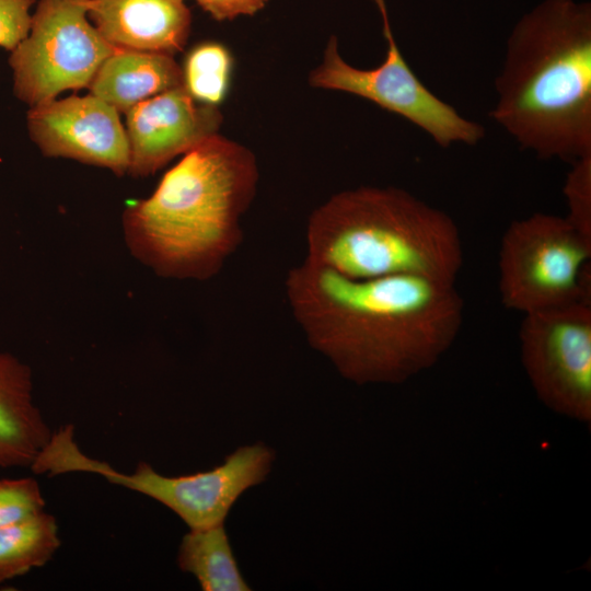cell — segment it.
<instances>
[{
	"label": "cell",
	"instance_id": "ac0fdd59",
	"mask_svg": "<svg viewBox=\"0 0 591 591\" xmlns=\"http://www.w3.org/2000/svg\"><path fill=\"white\" fill-rule=\"evenodd\" d=\"M45 505L35 478H0V528L21 522L44 511Z\"/></svg>",
	"mask_w": 591,
	"mask_h": 591
},
{
	"label": "cell",
	"instance_id": "3957f363",
	"mask_svg": "<svg viewBox=\"0 0 591 591\" xmlns=\"http://www.w3.org/2000/svg\"><path fill=\"white\" fill-rule=\"evenodd\" d=\"M493 119L541 159L591 155V3L543 0L507 39Z\"/></svg>",
	"mask_w": 591,
	"mask_h": 591
},
{
	"label": "cell",
	"instance_id": "ba28073f",
	"mask_svg": "<svg viewBox=\"0 0 591 591\" xmlns=\"http://www.w3.org/2000/svg\"><path fill=\"white\" fill-rule=\"evenodd\" d=\"M274 460V451L258 442L239 448L206 472L164 476L141 462L132 473L125 474L77 447L68 452L65 468L97 474L108 483L150 497L176 513L190 530H200L222 525L237 498L265 480Z\"/></svg>",
	"mask_w": 591,
	"mask_h": 591
},
{
	"label": "cell",
	"instance_id": "8992f818",
	"mask_svg": "<svg viewBox=\"0 0 591 591\" xmlns=\"http://www.w3.org/2000/svg\"><path fill=\"white\" fill-rule=\"evenodd\" d=\"M90 0H38L26 37L11 50L15 96L30 107L89 88L116 49L88 16Z\"/></svg>",
	"mask_w": 591,
	"mask_h": 591
},
{
	"label": "cell",
	"instance_id": "52a82bcc",
	"mask_svg": "<svg viewBox=\"0 0 591 591\" xmlns=\"http://www.w3.org/2000/svg\"><path fill=\"white\" fill-rule=\"evenodd\" d=\"M382 16L387 42L384 61L372 69L349 65L332 36L322 62L309 76L313 88L341 91L366 99L383 109L399 115L449 148L464 143L474 146L485 136L484 127L462 116L452 105L432 93L414 73L403 57L389 23L385 0H373Z\"/></svg>",
	"mask_w": 591,
	"mask_h": 591
},
{
	"label": "cell",
	"instance_id": "7a4b0ae2",
	"mask_svg": "<svg viewBox=\"0 0 591 591\" xmlns=\"http://www.w3.org/2000/svg\"><path fill=\"white\" fill-rule=\"evenodd\" d=\"M259 171L254 153L216 134L183 154L123 213L127 247L159 277L208 280L243 241Z\"/></svg>",
	"mask_w": 591,
	"mask_h": 591
},
{
	"label": "cell",
	"instance_id": "5bb4252c",
	"mask_svg": "<svg viewBox=\"0 0 591 591\" xmlns=\"http://www.w3.org/2000/svg\"><path fill=\"white\" fill-rule=\"evenodd\" d=\"M183 85L173 55L116 48L89 84L90 93L126 114L140 102Z\"/></svg>",
	"mask_w": 591,
	"mask_h": 591
},
{
	"label": "cell",
	"instance_id": "9a60e30c",
	"mask_svg": "<svg viewBox=\"0 0 591 591\" xmlns=\"http://www.w3.org/2000/svg\"><path fill=\"white\" fill-rule=\"evenodd\" d=\"M177 565L182 571L194 575L204 591L251 590L240 572L223 524L185 534Z\"/></svg>",
	"mask_w": 591,
	"mask_h": 591
},
{
	"label": "cell",
	"instance_id": "2e32d148",
	"mask_svg": "<svg viewBox=\"0 0 591 591\" xmlns=\"http://www.w3.org/2000/svg\"><path fill=\"white\" fill-rule=\"evenodd\" d=\"M60 543L56 518L45 511L0 528V583L46 565Z\"/></svg>",
	"mask_w": 591,
	"mask_h": 591
},
{
	"label": "cell",
	"instance_id": "7c38bea8",
	"mask_svg": "<svg viewBox=\"0 0 591 591\" xmlns=\"http://www.w3.org/2000/svg\"><path fill=\"white\" fill-rule=\"evenodd\" d=\"M88 16L115 48L173 56L186 45L192 24L184 0H90Z\"/></svg>",
	"mask_w": 591,
	"mask_h": 591
},
{
	"label": "cell",
	"instance_id": "5b68a950",
	"mask_svg": "<svg viewBox=\"0 0 591 591\" xmlns=\"http://www.w3.org/2000/svg\"><path fill=\"white\" fill-rule=\"evenodd\" d=\"M591 237L566 217L536 212L505 231L498 288L508 309L523 314L591 301Z\"/></svg>",
	"mask_w": 591,
	"mask_h": 591
},
{
	"label": "cell",
	"instance_id": "d6986e66",
	"mask_svg": "<svg viewBox=\"0 0 591 591\" xmlns=\"http://www.w3.org/2000/svg\"><path fill=\"white\" fill-rule=\"evenodd\" d=\"M563 193L567 202V220L591 237V155L571 163Z\"/></svg>",
	"mask_w": 591,
	"mask_h": 591
},
{
	"label": "cell",
	"instance_id": "44dd1931",
	"mask_svg": "<svg viewBox=\"0 0 591 591\" xmlns=\"http://www.w3.org/2000/svg\"><path fill=\"white\" fill-rule=\"evenodd\" d=\"M268 0H197L201 9L217 21L233 20L241 15H253Z\"/></svg>",
	"mask_w": 591,
	"mask_h": 591
},
{
	"label": "cell",
	"instance_id": "ffe728a7",
	"mask_svg": "<svg viewBox=\"0 0 591 591\" xmlns=\"http://www.w3.org/2000/svg\"><path fill=\"white\" fill-rule=\"evenodd\" d=\"M36 0H0V47L12 50L31 26V8Z\"/></svg>",
	"mask_w": 591,
	"mask_h": 591
},
{
	"label": "cell",
	"instance_id": "30bf717a",
	"mask_svg": "<svg viewBox=\"0 0 591 591\" xmlns=\"http://www.w3.org/2000/svg\"><path fill=\"white\" fill-rule=\"evenodd\" d=\"M30 138L50 158H66L111 170L118 176L128 173L129 143L119 113L89 93L70 95L30 107Z\"/></svg>",
	"mask_w": 591,
	"mask_h": 591
},
{
	"label": "cell",
	"instance_id": "9c48e42d",
	"mask_svg": "<svg viewBox=\"0 0 591 591\" xmlns=\"http://www.w3.org/2000/svg\"><path fill=\"white\" fill-rule=\"evenodd\" d=\"M524 369L551 409L591 419V301L524 314L520 327Z\"/></svg>",
	"mask_w": 591,
	"mask_h": 591
},
{
	"label": "cell",
	"instance_id": "277c9868",
	"mask_svg": "<svg viewBox=\"0 0 591 591\" xmlns=\"http://www.w3.org/2000/svg\"><path fill=\"white\" fill-rule=\"evenodd\" d=\"M306 244L305 259L355 279L412 275L455 283L463 265L454 220L397 187L333 195L310 215Z\"/></svg>",
	"mask_w": 591,
	"mask_h": 591
},
{
	"label": "cell",
	"instance_id": "8fae6325",
	"mask_svg": "<svg viewBox=\"0 0 591 591\" xmlns=\"http://www.w3.org/2000/svg\"><path fill=\"white\" fill-rule=\"evenodd\" d=\"M218 106L195 101L184 85L147 99L126 113L128 174L143 177L218 134Z\"/></svg>",
	"mask_w": 591,
	"mask_h": 591
},
{
	"label": "cell",
	"instance_id": "4fadbf2b",
	"mask_svg": "<svg viewBox=\"0 0 591 591\" xmlns=\"http://www.w3.org/2000/svg\"><path fill=\"white\" fill-rule=\"evenodd\" d=\"M51 434L34 403L31 368L0 351V468L31 467Z\"/></svg>",
	"mask_w": 591,
	"mask_h": 591
},
{
	"label": "cell",
	"instance_id": "e0dca14e",
	"mask_svg": "<svg viewBox=\"0 0 591 591\" xmlns=\"http://www.w3.org/2000/svg\"><path fill=\"white\" fill-rule=\"evenodd\" d=\"M232 69V57L225 46L205 42L187 54L183 85L190 96L202 104L218 106L225 97Z\"/></svg>",
	"mask_w": 591,
	"mask_h": 591
},
{
	"label": "cell",
	"instance_id": "6da1fadb",
	"mask_svg": "<svg viewBox=\"0 0 591 591\" xmlns=\"http://www.w3.org/2000/svg\"><path fill=\"white\" fill-rule=\"evenodd\" d=\"M285 287L311 347L357 384L402 383L430 368L463 323L454 282L412 275L355 279L304 259L288 271Z\"/></svg>",
	"mask_w": 591,
	"mask_h": 591
}]
</instances>
